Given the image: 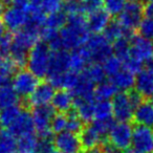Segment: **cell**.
<instances>
[{"mask_svg":"<svg viewBox=\"0 0 153 153\" xmlns=\"http://www.w3.org/2000/svg\"><path fill=\"white\" fill-rule=\"evenodd\" d=\"M1 129H2V126L0 125V134H1V132H2V130H1Z\"/></svg>","mask_w":153,"mask_h":153,"instance_id":"obj_58","label":"cell"},{"mask_svg":"<svg viewBox=\"0 0 153 153\" xmlns=\"http://www.w3.org/2000/svg\"><path fill=\"white\" fill-rule=\"evenodd\" d=\"M80 76L81 74L68 70L61 74H49L47 76V80L56 89H67L71 91L76 86V84L79 83Z\"/></svg>","mask_w":153,"mask_h":153,"instance_id":"obj_18","label":"cell"},{"mask_svg":"<svg viewBox=\"0 0 153 153\" xmlns=\"http://www.w3.org/2000/svg\"><path fill=\"white\" fill-rule=\"evenodd\" d=\"M134 32H130V30H126L119 21H111L110 24L107 26V28L105 30V32L103 34L107 37L109 41L111 42H114L115 40L120 38H123V37H129L131 38L133 36Z\"/></svg>","mask_w":153,"mask_h":153,"instance_id":"obj_33","label":"cell"},{"mask_svg":"<svg viewBox=\"0 0 153 153\" xmlns=\"http://www.w3.org/2000/svg\"><path fill=\"white\" fill-rule=\"evenodd\" d=\"M133 126L130 122H117L113 123L107 134L108 142L117 146V148L126 151L131 148Z\"/></svg>","mask_w":153,"mask_h":153,"instance_id":"obj_5","label":"cell"},{"mask_svg":"<svg viewBox=\"0 0 153 153\" xmlns=\"http://www.w3.org/2000/svg\"><path fill=\"white\" fill-rule=\"evenodd\" d=\"M131 56L143 64L153 63V40H149L140 35L131 38Z\"/></svg>","mask_w":153,"mask_h":153,"instance_id":"obj_13","label":"cell"},{"mask_svg":"<svg viewBox=\"0 0 153 153\" xmlns=\"http://www.w3.org/2000/svg\"><path fill=\"white\" fill-rule=\"evenodd\" d=\"M90 33L87 26V14L79 13L67 15V23L60 30L63 49L74 51L86 45Z\"/></svg>","mask_w":153,"mask_h":153,"instance_id":"obj_1","label":"cell"},{"mask_svg":"<svg viewBox=\"0 0 153 153\" xmlns=\"http://www.w3.org/2000/svg\"><path fill=\"white\" fill-rule=\"evenodd\" d=\"M85 47L89 51L92 62L103 63L107 58L113 55L112 42L104 34H91Z\"/></svg>","mask_w":153,"mask_h":153,"instance_id":"obj_4","label":"cell"},{"mask_svg":"<svg viewBox=\"0 0 153 153\" xmlns=\"http://www.w3.org/2000/svg\"><path fill=\"white\" fill-rule=\"evenodd\" d=\"M12 85L20 98L27 99L39 85V78L30 69L19 68L12 78Z\"/></svg>","mask_w":153,"mask_h":153,"instance_id":"obj_7","label":"cell"},{"mask_svg":"<svg viewBox=\"0 0 153 153\" xmlns=\"http://www.w3.org/2000/svg\"><path fill=\"white\" fill-rule=\"evenodd\" d=\"M134 90L144 100L153 98V63L145 65L136 74Z\"/></svg>","mask_w":153,"mask_h":153,"instance_id":"obj_14","label":"cell"},{"mask_svg":"<svg viewBox=\"0 0 153 153\" xmlns=\"http://www.w3.org/2000/svg\"><path fill=\"white\" fill-rule=\"evenodd\" d=\"M66 23H67V14L64 12V10H61V11L48 14L46 16L43 26L60 30L62 27L65 26Z\"/></svg>","mask_w":153,"mask_h":153,"instance_id":"obj_36","label":"cell"},{"mask_svg":"<svg viewBox=\"0 0 153 153\" xmlns=\"http://www.w3.org/2000/svg\"><path fill=\"white\" fill-rule=\"evenodd\" d=\"M7 130H9L17 138L20 136L26 135V134L35 133V125L34 121H33L32 112H30L26 109H23L18 119Z\"/></svg>","mask_w":153,"mask_h":153,"instance_id":"obj_19","label":"cell"},{"mask_svg":"<svg viewBox=\"0 0 153 153\" xmlns=\"http://www.w3.org/2000/svg\"><path fill=\"white\" fill-rule=\"evenodd\" d=\"M128 1H142V0H128Z\"/></svg>","mask_w":153,"mask_h":153,"instance_id":"obj_59","label":"cell"},{"mask_svg":"<svg viewBox=\"0 0 153 153\" xmlns=\"http://www.w3.org/2000/svg\"><path fill=\"white\" fill-rule=\"evenodd\" d=\"M83 153H101V147L96 149H90V150H85Z\"/></svg>","mask_w":153,"mask_h":153,"instance_id":"obj_51","label":"cell"},{"mask_svg":"<svg viewBox=\"0 0 153 153\" xmlns=\"http://www.w3.org/2000/svg\"><path fill=\"white\" fill-rule=\"evenodd\" d=\"M30 0H12L11 5L28 11V9H30Z\"/></svg>","mask_w":153,"mask_h":153,"instance_id":"obj_48","label":"cell"},{"mask_svg":"<svg viewBox=\"0 0 153 153\" xmlns=\"http://www.w3.org/2000/svg\"><path fill=\"white\" fill-rule=\"evenodd\" d=\"M125 151H123L122 149L117 148V146H114L111 143L107 142L101 146V153H124Z\"/></svg>","mask_w":153,"mask_h":153,"instance_id":"obj_47","label":"cell"},{"mask_svg":"<svg viewBox=\"0 0 153 153\" xmlns=\"http://www.w3.org/2000/svg\"><path fill=\"white\" fill-rule=\"evenodd\" d=\"M4 58H5V56H3L2 53H0V63H1V62L3 61V59H4Z\"/></svg>","mask_w":153,"mask_h":153,"instance_id":"obj_54","label":"cell"},{"mask_svg":"<svg viewBox=\"0 0 153 153\" xmlns=\"http://www.w3.org/2000/svg\"><path fill=\"white\" fill-rule=\"evenodd\" d=\"M94 85L92 82H90L88 79L81 74L79 83L71 90L72 94L76 99H85V100H96L94 98Z\"/></svg>","mask_w":153,"mask_h":153,"instance_id":"obj_28","label":"cell"},{"mask_svg":"<svg viewBox=\"0 0 153 153\" xmlns=\"http://www.w3.org/2000/svg\"><path fill=\"white\" fill-rule=\"evenodd\" d=\"M55 113L56 110L51 104L33 108L32 115L35 125V132L39 137H51L53 135L51 126Z\"/></svg>","mask_w":153,"mask_h":153,"instance_id":"obj_6","label":"cell"},{"mask_svg":"<svg viewBox=\"0 0 153 153\" xmlns=\"http://www.w3.org/2000/svg\"><path fill=\"white\" fill-rule=\"evenodd\" d=\"M39 136L35 133L26 134L17 138L18 153H36L38 148Z\"/></svg>","mask_w":153,"mask_h":153,"instance_id":"obj_31","label":"cell"},{"mask_svg":"<svg viewBox=\"0 0 153 153\" xmlns=\"http://www.w3.org/2000/svg\"><path fill=\"white\" fill-rule=\"evenodd\" d=\"M92 62L89 51L85 46L80 47L78 49L70 51L69 53V70L70 71L82 74L88 64Z\"/></svg>","mask_w":153,"mask_h":153,"instance_id":"obj_20","label":"cell"},{"mask_svg":"<svg viewBox=\"0 0 153 153\" xmlns=\"http://www.w3.org/2000/svg\"><path fill=\"white\" fill-rule=\"evenodd\" d=\"M13 35L7 33L3 36V38L0 40V53L5 57H9L12 47H13Z\"/></svg>","mask_w":153,"mask_h":153,"instance_id":"obj_44","label":"cell"},{"mask_svg":"<svg viewBox=\"0 0 153 153\" xmlns=\"http://www.w3.org/2000/svg\"><path fill=\"white\" fill-rule=\"evenodd\" d=\"M56 91L57 89L48 81L40 82L34 92L27 98L28 105L33 108L51 105Z\"/></svg>","mask_w":153,"mask_h":153,"instance_id":"obj_15","label":"cell"},{"mask_svg":"<svg viewBox=\"0 0 153 153\" xmlns=\"http://www.w3.org/2000/svg\"><path fill=\"white\" fill-rule=\"evenodd\" d=\"M51 153H61V152H60V151H58V150H56V149H55V150H53Z\"/></svg>","mask_w":153,"mask_h":153,"instance_id":"obj_56","label":"cell"},{"mask_svg":"<svg viewBox=\"0 0 153 153\" xmlns=\"http://www.w3.org/2000/svg\"><path fill=\"white\" fill-rule=\"evenodd\" d=\"M4 80H3V78H2V76H1V74H0V85H1V84H2V83H4Z\"/></svg>","mask_w":153,"mask_h":153,"instance_id":"obj_55","label":"cell"},{"mask_svg":"<svg viewBox=\"0 0 153 153\" xmlns=\"http://www.w3.org/2000/svg\"><path fill=\"white\" fill-rule=\"evenodd\" d=\"M20 96L17 94L12 83L4 82L0 85V111L13 105L19 104Z\"/></svg>","mask_w":153,"mask_h":153,"instance_id":"obj_26","label":"cell"},{"mask_svg":"<svg viewBox=\"0 0 153 153\" xmlns=\"http://www.w3.org/2000/svg\"><path fill=\"white\" fill-rule=\"evenodd\" d=\"M68 115V124H67V130L68 131L74 132L79 134L84 128V122L81 120V117L76 114L74 111H70L67 113Z\"/></svg>","mask_w":153,"mask_h":153,"instance_id":"obj_42","label":"cell"},{"mask_svg":"<svg viewBox=\"0 0 153 153\" xmlns=\"http://www.w3.org/2000/svg\"><path fill=\"white\" fill-rule=\"evenodd\" d=\"M23 109L24 108L20 104H16L1 110L0 111V125L5 129L10 128L14 124V122L18 119Z\"/></svg>","mask_w":153,"mask_h":153,"instance_id":"obj_32","label":"cell"},{"mask_svg":"<svg viewBox=\"0 0 153 153\" xmlns=\"http://www.w3.org/2000/svg\"><path fill=\"white\" fill-rule=\"evenodd\" d=\"M146 1H153V0H146Z\"/></svg>","mask_w":153,"mask_h":153,"instance_id":"obj_60","label":"cell"},{"mask_svg":"<svg viewBox=\"0 0 153 153\" xmlns=\"http://www.w3.org/2000/svg\"><path fill=\"white\" fill-rule=\"evenodd\" d=\"M103 2H104V0H87L85 3H83L86 14H88L91 11H94L97 9L103 7Z\"/></svg>","mask_w":153,"mask_h":153,"instance_id":"obj_46","label":"cell"},{"mask_svg":"<svg viewBox=\"0 0 153 153\" xmlns=\"http://www.w3.org/2000/svg\"><path fill=\"white\" fill-rule=\"evenodd\" d=\"M150 100H151L150 102H151V104H152V107H153V98H151Z\"/></svg>","mask_w":153,"mask_h":153,"instance_id":"obj_57","label":"cell"},{"mask_svg":"<svg viewBox=\"0 0 153 153\" xmlns=\"http://www.w3.org/2000/svg\"><path fill=\"white\" fill-rule=\"evenodd\" d=\"M131 38L123 37V38H120L114 42H112L113 53L117 56L123 62L131 56Z\"/></svg>","mask_w":153,"mask_h":153,"instance_id":"obj_35","label":"cell"},{"mask_svg":"<svg viewBox=\"0 0 153 153\" xmlns=\"http://www.w3.org/2000/svg\"><path fill=\"white\" fill-rule=\"evenodd\" d=\"M94 120L109 121L113 119V109L111 101L96 100L94 103Z\"/></svg>","mask_w":153,"mask_h":153,"instance_id":"obj_34","label":"cell"},{"mask_svg":"<svg viewBox=\"0 0 153 153\" xmlns=\"http://www.w3.org/2000/svg\"><path fill=\"white\" fill-rule=\"evenodd\" d=\"M123 64H124V68L130 70V71L135 74H137V72H140V70L143 69V67L145 66V64H143L142 62L138 61L137 59H135V58L132 57V56H130L128 59H126L125 61L123 62Z\"/></svg>","mask_w":153,"mask_h":153,"instance_id":"obj_45","label":"cell"},{"mask_svg":"<svg viewBox=\"0 0 153 153\" xmlns=\"http://www.w3.org/2000/svg\"><path fill=\"white\" fill-rule=\"evenodd\" d=\"M119 92L117 88L111 80H105L101 83L97 84L94 88V98L96 100L111 101L115 94Z\"/></svg>","mask_w":153,"mask_h":153,"instance_id":"obj_30","label":"cell"},{"mask_svg":"<svg viewBox=\"0 0 153 153\" xmlns=\"http://www.w3.org/2000/svg\"><path fill=\"white\" fill-rule=\"evenodd\" d=\"M64 0H30V12H40L46 15L63 10Z\"/></svg>","mask_w":153,"mask_h":153,"instance_id":"obj_27","label":"cell"},{"mask_svg":"<svg viewBox=\"0 0 153 153\" xmlns=\"http://www.w3.org/2000/svg\"><path fill=\"white\" fill-rule=\"evenodd\" d=\"M55 150V145H53V137H39L38 148L36 153H51Z\"/></svg>","mask_w":153,"mask_h":153,"instance_id":"obj_43","label":"cell"},{"mask_svg":"<svg viewBox=\"0 0 153 153\" xmlns=\"http://www.w3.org/2000/svg\"><path fill=\"white\" fill-rule=\"evenodd\" d=\"M40 30L41 27L28 23L18 32L13 33V44L18 48L30 51L32 47H34L39 41H41Z\"/></svg>","mask_w":153,"mask_h":153,"instance_id":"obj_11","label":"cell"},{"mask_svg":"<svg viewBox=\"0 0 153 153\" xmlns=\"http://www.w3.org/2000/svg\"><path fill=\"white\" fill-rule=\"evenodd\" d=\"M55 149L61 153H83L84 149L82 146L80 135L74 132L65 130L63 132L55 134L53 136Z\"/></svg>","mask_w":153,"mask_h":153,"instance_id":"obj_10","label":"cell"},{"mask_svg":"<svg viewBox=\"0 0 153 153\" xmlns=\"http://www.w3.org/2000/svg\"><path fill=\"white\" fill-rule=\"evenodd\" d=\"M111 22V16L100 7L87 14V26L91 34H103Z\"/></svg>","mask_w":153,"mask_h":153,"instance_id":"obj_17","label":"cell"},{"mask_svg":"<svg viewBox=\"0 0 153 153\" xmlns=\"http://www.w3.org/2000/svg\"><path fill=\"white\" fill-rule=\"evenodd\" d=\"M17 151V137L9 130L0 134V153H15Z\"/></svg>","mask_w":153,"mask_h":153,"instance_id":"obj_37","label":"cell"},{"mask_svg":"<svg viewBox=\"0 0 153 153\" xmlns=\"http://www.w3.org/2000/svg\"><path fill=\"white\" fill-rule=\"evenodd\" d=\"M7 28H5L4 24H3V22L0 20V40L3 38V36H4L5 34H7Z\"/></svg>","mask_w":153,"mask_h":153,"instance_id":"obj_50","label":"cell"},{"mask_svg":"<svg viewBox=\"0 0 153 153\" xmlns=\"http://www.w3.org/2000/svg\"><path fill=\"white\" fill-rule=\"evenodd\" d=\"M144 99L135 91H119L111 100L113 109V119L117 122H130L133 120L136 106Z\"/></svg>","mask_w":153,"mask_h":153,"instance_id":"obj_2","label":"cell"},{"mask_svg":"<svg viewBox=\"0 0 153 153\" xmlns=\"http://www.w3.org/2000/svg\"><path fill=\"white\" fill-rule=\"evenodd\" d=\"M133 121L136 125L153 127V107L151 102L142 101L136 106L133 114Z\"/></svg>","mask_w":153,"mask_h":153,"instance_id":"obj_25","label":"cell"},{"mask_svg":"<svg viewBox=\"0 0 153 153\" xmlns=\"http://www.w3.org/2000/svg\"><path fill=\"white\" fill-rule=\"evenodd\" d=\"M102 65H103V67H104L107 76H109V78L113 76L115 74H117L122 68H124L123 61H122L117 56H115L114 53L111 55L110 57L107 58L102 63Z\"/></svg>","mask_w":153,"mask_h":153,"instance_id":"obj_38","label":"cell"},{"mask_svg":"<svg viewBox=\"0 0 153 153\" xmlns=\"http://www.w3.org/2000/svg\"><path fill=\"white\" fill-rule=\"evenodd\" d=\"M15 153H18V152H17V151H16V152H15Z\"/></svg>","mask_w":153,"mask_h":153,"instance_id":"obj_61","label":"cell"},{"mask_svg":"<svg viewBox=\"0 0 153 153\" xmlns=\"http://www.w3.org/2000/svg\"><path fill=\"white\" fill-rule=\"evenodd\" d=\"M82 74L85 76L86 79L92 82L94 85L107 79V74L105 72L102 63H98V62H91L90 64H88V66L84 69Z\"/></svg>","mask_w":153,"mask_h":153,"instance_id":"obj_29","label":"cell"},{"mask_svg":"<svg viewBox=\"0 0 153 153\" xmlns=\"http://www.w3.org/2000/svg\"><path fill=\"white\" fill-rule=\"evenodd\" d=\"M79 135L84 151L90 150V149L100 148L105 143L104 142L105 138L107 137L105 134H103L94 126V124L92 122H90L89 124L84 126V128L79 133Z\"/></svg>","mask_w":153,"mask_h":153,"instance_id":"obj_16","label":"cell"},{"mask_svg":"<svg viewBox=\"0 0 153 153\" xmlns=\"http://www.w3.org/2000/svg\"><path fill=\"white\" fill-rule=\"evenodd\" d=\"M144 14L147 17L153 18V1H147L144 4Z\"/></svg>","mask_w":153,"mask_h":153,"instance_id":"obj_49","label":"cell"},{"mask_svg":"<svg viewBox=\"0 0 153 153\" xmlns=\"http://www.w3.org/2000/svg\"><path fill=\"white\" fill-rule=\"evenodd\" d=\"M131 148L140 153H153V127L134 126Z\"/></svg>","mask_w":153,"mask_h":153,"instance_id":"obj_12","label":"cell"},{"mask_svg":"<svg viewBox=\"0 0 153 153\" xmlns=\"http://www.w3.org/2000/svg\"><path fill=\"white\" fill-rule=\"evenodd\" d=\"M145 17L144 4L142 1H128L127 5L117 16V21L130 32L137 30L138 24Z\"/></svg>","mask_w":153,"mask_h":153,"instance_id":"obj_8","label":"cell"},{"mask_svg":"<svg viewBox=\"0 0 153 153\" xmlns=\"http://www.w3.org/2000/svg\"><path fill=\"white\" fill-rule=\"evenodd\" d=\"M128 0H104L103 7L111 16L117 17L127 5Z\"/></svg>","mask_w":153,"mask_h":153,"instance_id":"obj_39","label":"cell"},{"mask_svg":"<svg viewBox=\"0 0 153 153\" xmlns=\"http://www.w3.org/2000/svg\"><path fill=\"white\" fill-rule=\"evenodd\" d=\"M94 103L96 100L74 98V111L81 117L84 123H90L94 120Z\"/></svg>","mask_w":153,"mask_h":153,"instance_id":"obj_24","label":"cell"},{"mask_svg":"<svg viewBox=\"0 0 153 153\" xmlns=\"http://www.w3.org/2000/svg\"><path fill=\"white\" fill-rule=\"evenodd\" d=\"M70 1H76V2H79V3H85L87 0H70Z\"/></svg>","mask_w":153,"mask_h":153,"instance_id":"obj_53","label":"cell"},{"mask_svg":"<svg viewBox=\"0 0 153 153\" xmlns=\"http://www.w3.org/2000/svg\"><path fill=\"white\" fill-rule=\"evenodd\" d=\"M51 51H53L51 47L43 41H39L28 51L26 67L39 79H43L48 76Z\"/></svg>","mask_w":153,"mask_h":153,"instance_id":"obj_3","label":"cell"},{"mask_svg":"<svg viewBox=\"0 0 153 153\" xmlns=\"http://www.w3.org/2000/svg\"><path fill=\"white\" fill-rule=\"evenodd\" d=\"M136 74L126 68H122L117 74L111 76L110 80L113 82L119 91H131L134 89Z\"/></svg>","mask_w":153,"mask_h":153,"instance_id":"obj_23","label":"cell"},{"mask_svg":"<svg viewBox=\"0 0 153 153\" xmlns=\"http://www.w3.org/2000/svg\"><path fill=\"white\" fill-rule=\"evenodd\" d=\"M137 35L149 40H153V18L145 16L137 26Z\"/></svg>","mask_w":153,"mask_h":153,"instance_id":"obj_41","label":"cell"},{"mask_svg":"<svg viewBox=\"0 0 153 153\" xmlns=\"http://www.w3.org/2000/svg\"><path fill=\"white\" fill-rule=\"evenodd\" d=\"M68 124V115L67 113L56 112L51 120V131L53 134L60 133L65 130H67Z\"/></svg>","mask_w":153,"mask_h":153,"instance_id":"obj_40","label":"cell"},{"mask_svg":"<svg viewBox=\"0 0 153 153\" xmlns=\"http://www.w3.org/2000/svg\"><path fill=\"white\" fill-rule=\"evenodd\" d=\"M69 53L70 51H66V49L51 51L48 76L53 74H61V72L69 70Z\"/></svg>","mask_w":153,"mask_h":153,"instance_id":"obj_22","label":"cell"},{"mask_svg":"<svg viewBox=\"0 0 153 153\" xmlns=\"http://www.w3.org/2000/svg\"><path fill=\"white\" fill-rule=\"evenodd\" d=\"M74 97L70 90L57 89L53 99L51 101V106L56 112L68 113L74 109Z\"/></svg>","mask_w":153,"mask_h":153,"instance_id":"obj_21","label":"cell"},{"mask_svg":"<svg viewBox=\"0 0 153 153\" xmlns=\"http://www.w3.org/2000/svg\"><path fill=\"white\" fill-rule=\"evenodd\" d=\"M1 21L3 22L7 30L10 33H16L28 24L30 13L26 10L10 5L5 7L1 16Z\"/></svg>","mask_w":153,"mask_h":153,"instance_id":"obj_9","label":"cell"},{"mask_svg":"<svg viewBox=\"0 0 153 153\" xmlns=\"http://www.w3.org/2000/svg\"><path fill=\"white\" fill-rule=\"evenodd\" d=\"M5 4L2 2V0H0V17L2 16V14H3V12H4V10H5Z\"/></svg>","mask_w":153,"mask_h":153,"instance_id":"obj_52","label":"cell"}]
</instances>
